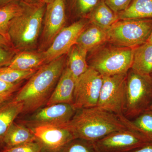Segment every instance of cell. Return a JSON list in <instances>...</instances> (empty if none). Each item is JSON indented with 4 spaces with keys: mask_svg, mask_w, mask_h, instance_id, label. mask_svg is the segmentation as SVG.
I'll return each instance as SVG.
<instances>
[{
    "mask_svg": "<svg viewBox=\"0 0 152 152\" xmlns=\"http://www.w3.org/2000/svg\"><path fill=\"white\" fill-rule=\"evenodd\" d=\"M66 59L64 55L42 66L19 89L13 99L23 103L22 113H33L46 105L66 67Z\"/></svg>",
    "mask_w": 152,
    "mask_h": 152,
    "instance_id": "cell-1",
    "label": "cell"
},
{
    "mask_svg": "<svg viewBox=\"0 0 152 152\" xmlns=\"http://www.w3.org/2000/svg\"><path fill=\"white\" fill-rule=\"evenodd\" d=\"M66 125L75 138L94 142L111 133L128 129L119 116L97 107L77 109Z\"/></svg>",
    "mask_w": 152,
    "mask_h": 152,
    "instance_id": "cell-2",
    "label": "cell"
},
{
    "mask_svg": "<svg viewBox=\"0 0 152 152\" xmlns=\"http://www.w3.org/2000/svg\"><path fill=\"white\" fill-rule=\"evenodd\" d=\"M46 7V4L43 3L34 4L24 3L23 11L11 20L9 35L16 51L34 50L37 48L42 33Z\"/></svg>",
    "mask_w": 152,
    "mask_h": 152,
    "instance_id": "cell-3",
    "label": "cell"
},
{
    "mask_svg": "<svg viewBox=\"0 0 152 152\" xmlns=\"http://www.w3.org/2000/svg\"><path fill=\"white\" fill-rule=\"evenodd\" d=\"M152 103V77L130 69L128 72L124 115L136 118L148 109Z\"/></svg>",
    "mask_w": 152,
    "mask_h": 152,
    "instance_id": "cell-4",
    "label": "cell"
},
{
    "mask_svg": "<svg viewBox=\"0 0 152 152\" xmlns=\"http://www.w3.org/2000/svg\"><path fill=\"white\" fill-rule=\"evenodd\" d=\"M152 19L119 20L107 30L108 41L120 47L135 48L146 42Z\"/></svg>",
    "mask_w": 152,
    "mask_h": 152,
    "instance_id": "cell-5",
    "label": "cell"
},
{
    "mask_svg": "<svg viewBox=\"0 0 152 152\" xmlns=\"http://www.w3.org/2000/svg\"><path fill=\"white\" fill-rule=\"evenodd\" d=\"M134 48L115 47L102 49L90 65L103 77L126 73L132 68Z\"/></svg>",
    "mask_w": 152,
    "mask_h": 152,
    "instance_id": "cell-6",
    "label": "cell"
},
{
    "mask_svg": "<svg viewBox=\"0 0 152 152\" xmlns=\"http://www.w3.org/2000/svg\"><path fill=\"white\" fill-rule=\"evenodd\" d=\"M127 73L103 77L97 107L119 116L124 115Z\"/></svg>",
    "mask_w": 152,
    "mask_h": 152,
    "instance_id": "cell-7",
    "label": "cell"
},
{
    "mask_svg": "<svg viewBox=\"0 0 152 152\" xmlns=\"http://www.w3.org/2000/svg\"><path fill=\"white\" fill-rule=\"evenodd\" d=\"M102 84L103 76L89 66L76 80L73 100L76 109L97 107Z\"/></svg>",
    "mask_w": 152,
    "mask_h": 152,
    "instance_id": "cell-8",
    "label": "cell"
},
{
    "mask_svg": "<svg viewBox=\"0 0 152 152\" xmlns=\"http://www.w3.org/2000/svg\"><path fill=\"white\" fill-rule=\"evenodd\" d=\"M66 0H53L46 4L39 50L50 47L56 36L65 27Z\"/></svg>",
    "mask_w": 152,
    "mask_h": 152,
    "instance_id": "cell-9",
    "label": "cell"
},
{
    "mask_svg": "<svg viewBox=\"0 0 152 152\" xmlns=\"http://www.w3.org/2000/svg\"><path fill=\"white\" fill-rule=\"evenodd\" d=\"M100 152H129L151 143L140 133L130 129L117 131L94 142Z\"/></svg>",
    "mask_w": 152,
    "mask_h": 152,
    "instance_id": "cell-10",
    "label": "cell"
},
{
    "mask_svg": "<svg viewBox=\"0 0 152 152\" xmlns=\"http://www.w3.org/2000/svg\"><path fill=\"white\" fill-rule=\"evenodd\" d=\"M77 110L70 104L46 106L34 112L22 124L30 128L42 125H65L72 119Z\"/></svg>",
    "mask_w": 152,
    "mask_h": 152,
    "instance_id": "cell-11",
    "label": "cell"
},
{
    "mask_svg": "<svg viewBox=\"0 0 152 152\" xmlns=\"http://www.w3.org/2000/svg\"><path fill=\"white\" fill-rule=\"evenodd\" d=\"M31 129L42 147V152H58L75 138L66 125H42Z\"/></svg>",
    "mask_w": 152,
    "mask_h": 152,
    "instance_id": "cell-12",
    "label": "cell"
},
{
    "mask_svg": "<svg viewBox=\"0 0 152 152\" xmlns=\"http://www.w3.org/2000/svg\"><path fill=\"white\" fill-rule=\"evenodd\" d=\"M87 23L86 20L83 19L62 29L50 47L43 51L46 64L68 53L72 47L75 45Z\"/></svg>",
    "mask_w": 152,
    "mask_h": 152,
    "instance_id": "cell-13",
    "label": "cell"
},
{
    "mask_svg": "<svg viewBox=\"0 0 152 152\" xmlns=\"http://www.w3.org/2000/svg\"><path fill=\"white\" fill-rule=\"evenodd\" d=\"M76 82V79L66 66L46 106L62 103L73 105Z\"/></svg>",
    "mask_w": 152,
    "mask_h": 152,
    "instance_id": "cell-14",
    "label": "cell"
},
{
    "mask_svg": "<svg viewBox=\"0 0 152 152\" xmlns=\"http://www.w3.org/2000/svg\"><path fill=\"white\" fill-rule=\"evenodd\" d=\"M46 64L43 51L25 50L17 52L7 66L19 70L30 71L39 69Z\"/></svg>",
    "mask_w": 152,
    "mask_h": 152,
    "instance_id": "cell-15",
    "label": "cell"
},
{
    "mask_svg": "<svg viewBox=\"0 0 152 152\" xmlns=\"http://www.w3.org/2000/svg\"><path fill=\"white\" fill-rule=\"evenodd\" d=\"M107 41L108 37L107 30L91 24L81 33L76 44L88 52L97 48Z\"/></svg>",
    "mask_w": 152,
    "mask_h": 152,
    "instance_id": "cell-16",
    "label": "cell"
},
{
    "mask_svg": "<svg viewBox=\"0 0 152 152\" xmlns=\"http://www.w3.org/2000/svg\"><path fill=\"white\" fill-rule=\"evenodd\" d=\"M23 109V103L13 99L0 107V146L4 145L6 133Z\"/></svg>",
    "mask_w": 152,
    "mask_h": 152,
    "instance_id": "cell-17",
    "label": "cell"
},
{
    "mask_svg": "<svg viewBox=\"0 0 152 152\" xmlns=\"http://www.w3.org/2000/svg\"><path fill=\"white\" fill-rule=\"evenodd\" d=\"M37 140L31 128L23 124L14 122L6 133L4 140V148Z\"/></svg>",
    "mask_w": 152,
    "mask_h": 152,
    "instance_id": "cell-18",
    "label": "cell"
},
{
    "mask_svg": "<svg viewBox=\"0 0 152 152\" xmlns=\"http://www.w3.org/2000/svg\"><path fill=\"white\" fill-rule=\"evenodd\" d=\"M131 69L142 75L152 74V44L146 42L134 48Z\"/></svg>",
    "mask_w": 152,
    "mask_h": 152,
    "instance_id": "cell-19",
    "label": "cell"
},
{
    "mask_svg": "<svg viewBox=\"0 0 152 152\" xmlns=\"http://www.w3.org/2000/svg\"><path fill=\"white\" fill-rule=\"evenodd\" d=\"M91 24L107 30L119 20L118 13L101 0L98 6L87 17Z\"/></svg>",
    "mask_w": 152,
    "mask_h": 152,
    "instance_id": "cell-20",
    "label": "cell"
},
{
    "mask_svg": "<svg viewBox=\"0 0 152 152\" xmlns=\"http://www.w3.org/2000/svg\"><path fill=\"white\" fill-rule=\"evenodd\" d=\"M118 15L119 20L152 19V0H133L126 10Z\"/></svg>",
    "mask_w": 152,
    "mask_h": 152,
    "instance_id": "cell-21",
    "label": "cell"
},
{
    "mask_svg": "<svg viewBox=\"0 0 152 152\" xmlns=\"http://www.w3.org/2000/svg\"><path fill=\"white\" fill-rule=\"evenodd\" d=\"M88 52L77 45H74L68 53L67 67L73 75L76 80L88 69L86 61Z\"/></svg>",
    "mask_w": 152,
    "mask_h": 152,
    "instance_id": "cell-22",
    "label": "cell"
},
{
    "mask_svg": "<svg viewBox=\"0 0 152 152\" xmlns=\"http://www.w3.org/2000/svg\"><path fill=\"white\" fill-rule=\"evenodd\" d=\"M128 129L140 133L152 142V110H148L132 121L124 115L119 116Z\"/></svg>",
    "mask_w": 152,
    "mask_h": 152,
    "instance_id": "cell-23",
    "label": "cell"
},
{
    "mask_svg": "<svg viewBox=\"0 0 152 152\" xmlns=\"http://www.w3.org/2000/svg\"><path fill=\"white\" fill-rule=\"evenodd\" d=\"M24 8V3L21 0L14 1L0 8V34L10 42L8 33L10 22L21 12Z\"/></svg>",
    "mask_w": 152,
    "mask_h": 152,
    "instance_id": "cell-24",
    "label": "cell"
},
{
    "mask_svg": "<svg viewBox=\"0 0 152 152\" xmlns=\"http://www.w3.org/2000/svg\"><path fill=\"white\" fill-rule=\"evenodd\" d=\"M37 70L21 71L8 66L0 68V80L10 83H16L29 79Z\"/></svg>",
    "mask_w": 152,
    "mask_h": 152,
    "instance_id": "cell-25",
    "label": "cell"
},
{
    "mask_svg": "<svg viewBox=\"0 0 152 152\" xmlns=\"http://www.w3.org/2000/svg\"><path fill=\"white\" fill-rule=\"evenodd\" d=\"M58 152H100L95 142L75 138L66 144Z\"/></svg>",
    "mask_w": 152,
    "mask_h": 152,
    "instance_id": "cell-26",
    "label": "cell"
},
{
    "mask_svg": "<svg viewBox=\"0 0 152 152\" xmlns=\"http://www.w3.org/2000/svg\"><path fill=\"white\" fill-rule=\"evenodd\" d=\"M23 82L10 83L0 80V107L7 102L14 94L19 91Z\"/></svg>",
    "mask_w": 152,
    "mask_h": 152,
    "instance_id": "cell-27",
    "label": "cell"
},
{
    "mask_svg": "<svg viewBox=\"0 0 152 152\" xmlns=\"http://www.w3.org/2000/svg\"><path fill=\"white\" fill-rule=\"evenodd\" d=\"M101 1V0H74L76 12L80 16L87 18Z\"/></svg>",
    "mask_w": 152,
    "mask_h": 152,
    "instance_id": "cell-28",
    "label": "cell"
},
{
    "mask_svg": "<svg viewBox=\"0 0 152 152\" xmlns=\"http://www.w3.org/2000/svg\"><path fill=\"white\" fill-rule=\"evenodd\" d=\"M4 152H42V147L37 141L28 142L17 146L4 148Z\"/></svg>",
    "mask_w": 152,
    "mask_h": 152,
    "instance_id": "cell-29",
    "label": "cell"
},
{
    "mask_svg": "<svg viewBox=\"0 0 152 152\" xmlns=\"http://www.w3.org/2000/svg\"><path fill=\"white\" fill-rule=\"evenodd\" d=\"M109 7L117 13L124 10L133 0H104Z\"/></svg>",
    "mask_w": 152,
    "mask_h": 152,
    "instance_id": "cell-30",
    "label": "cell"
},
{
    "mask_svg": "<svg viewBox=\"0 0 152 152\" xmlns=\"http://www.w3.org/2000/svg\"><path fill=\"white\" fill-rule=\"evenodd\" d=\"M17 51L13 49L0 47V68L7 66Z\"/></svg>",
    "mask_w": 152,
    "mask_h": 152,
    "instance_id": "cell-31",
    "label": "cell"
},
{
    "mask_svg": "<svg viewBox=\"0 0 152 152\" xmlns=\"http://www.w3.org/2000/svg\"><path fill=\"white\" fill-rule=\"evenodd\" d=\"M0 47L6 49L15 50L10 42L1 34H0Z\"/></svg>",
    "mask_w": 152,
    "mask_h": 152,
    "instance_id": "cell-32",
    "label": "cell"
},
{
    "mask_svg": "<svg viewBox=\"0 0 152 152\" xmlns=\"http://www.w3.org/2000/svg\"><path fill=\"white\" fill-rule=\"evenodd\" d=\"M131 152H152V143L134 150Z\"/></svg>",
    "mask_w": 152,
    "mask_h": 152,
    "instance_id": "cell-33",
    "label": "cell"
},
{
    "mask_svg": "<svg viewBox=\"0 0 152 152\" xmlns=\"http://www.w3.org/2000/svg\"><path fill=\"white\" fill-rule=\"evenodd\" d=\"M22 2L28 4H34L41 2V0H21Z\"/></svg>",
    "mask_w": 152,
    "mask_h": 152,
    "instance_id": "cell-34",
    "label": "cell"
},
{
    "mask_svg": "<svg viewBox=\"0 0 152 152\" xmlns=\"http://www.w3.org/2000/svg\"><path fill=\"white\" fill-rule=\"evenodd\" d=\"M18 0H0V8L5 6L9 3Z\"/></svg>",
    "mask_w": 152,
    "mask_h": 152,
    "instance_id": "cell-35",
    "label": "cell"
},
{
    "mask_svg": "<svg viewBox=\"0 0 152 152\" xmlns=\"http://www.w3.org/2000/svg\"><path fill=\"white\" fill-rule=\"evenodd\" d=\"M147 42L150 43L152 44V30L150 34L149 37L148 39V40L147 41Z\"/></svg>",
    "mask_w": 152,
    "mask_h": 152,
    "instance_id": "cell-36",
    "label": "cell"
},
{
    "mask_svg": "<svg viewBox=\"0 0 152 152\" xmlns=\"http://www.w3.org/2000/svg\"><path fill=\"white\" fill-rule=\"evenodd\" d=\"M53 1V0H41V2L47 4H48V3H50V2L51 1Z\"/></svg>",
    "mask_w": 152,
    "mask_h": 152,
    "instance_id": "cell-37",
    "label": "cell"
},
{
    "mask_svg": "<svg viewBox=\"0 0 152 152\" xmlns=\"http://www.w3.org/2000/svg\"><path fill=\"white\" fill-rule=\"evenodd\" d=\"M148 110H152V103L151 104V105H150L148 109Z\"/></svg>",
    "mask_w": 152,
    "mask_h": 152,
    "instance_id": "cell-38",
    "label": "cell"
},
{
    "mask_svg": "<svg viewBox=\"0 0 152 152\" xmlns=\"http://www.w3.org/2000/svg\"><path fill=\"white\" fill-rule=\"evenodd\" d=\"M151 76L152 77V74H151Z\"/></svg>",
    "mask_w": 152,
    "mask_h": 152,
    "instance_id": "cell-39",
    "label": "cell"
},
{
    "mask_svg": "<svg viewBox=\"0 0 152 152\" xmlns=\"http://www.w3.org/2000/svg\"><path fill=\"white\" fill-rule=\"evenodd\" d=\"M0 152H3V151H0Z\"/></svg>",
    "mask_w": 152,
    "mask_h": 152,
    "instance_id": "cell-40",
    "label": "cell"
}]
</instances>
